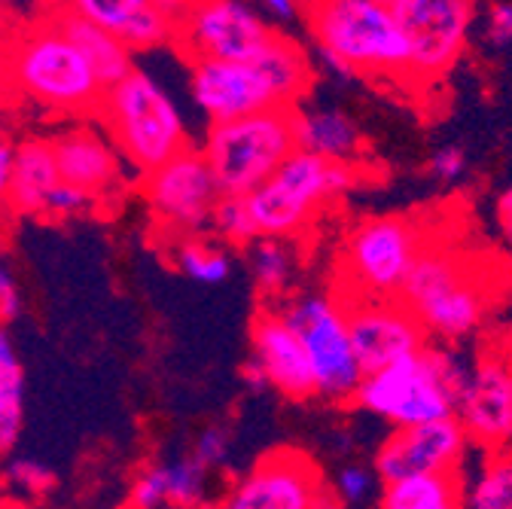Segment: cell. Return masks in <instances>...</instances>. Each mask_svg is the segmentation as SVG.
I'll return each mask as SVG.
<instances>
[{"label":"cell","mask_w":512,"mask_h":509,"mask_svg":"<svg viewBox=\"0 0 512 509\" xmlns=\"http://www.w3.org/2000/svg\"><path fill=\"white\" fill-rule=\"evenodd\" d=\"M4 40H7V37H4V22H0V46H4Z\"/></svg>","instance_id":"c3c4849f"},{"label":"cell","mask_w":512,"mask_h":509,"mask_svg":"<svg viewBox=\"0 0 512 509\" xmlns=\"http://www.w3.org/2000/svg\"><path fill=\"white\" fill-rule=\"evenodd\" d=\"M372 485H375V473H372L369 467L348 464V467H342V470H339L333 491H336V497L342 500V506H345V503L357 506V503H363V500L369 497Z\"/></svg>","instance_id":"d590c367"},{"label":"cell","mask_w":512,"mask_h":509,"mask_svg":"<svg viewBox=\"0 0 512 509\" xmlns=\"http://www.w3.org/2000/svg\"><path fill=\"white\" fill-rule=\"evenodd\" d=\"M4 479L22 497H43V494H49L58 485L55 470L40 464L37 458H13V461H7Z\"/></svg>","instance_id":"1f68e13d"},{"label":"cell","mask_w":512,"mask_h":509,"mask_svg":"<svg viewBox=\"0 0 512 509\" xmlns=\"http://www.w3.org/2000/svg\"><path fill=\"white\" fill-rule=\"evenodd\" d=\"M427 238L412 217H369L360 220L345 244L339 272L342 281L333 293L348 299H397L412 263L424 250Z\"/></svg>","instance_id":"52a82bcc"},{"label":"cell","mask_w":512,"mask_h":509,"mask_svg":"<svg viewBox=\"0 0 512 509\" xmlns=\"http://www.w3.org/2000/svg\"><path fill=\"white\" fill-rule=\"evenodd\" d=\"M317 58L324 61V71H327L330 77H336L339 83H351V80H360V77H357V71H354L351 65H345L342 58H336V55H330V52H317Z\"/></svg>","instance_id":"b9f144b4"},{"label":"cell","mask_w":512,"mask_h":509,"mask_svg":"<svg viewBox=\"0 0 512 509\" xmlns=\"http://www.w3.org/2000/svg\"><path fill=\"white\" fill-rule=\"evenodd\" d=\"M278 308L305 348L314 375V397L327 403H351L363 372L351 348L342 299L333 290H311Z\"/></svg>","instance_id":"ba28073f"},{"label":"cell","mask_w":512,"mask_h":509,"mask_svg":"<svg viewBox=\"0 0 512 509\" xmlns=\"http://www.w3.org/2000/svg\"><path fill=\"white\" fill-rule=\"evenodd\" d=\"M293 150V113L284 107L208 125L199 147L220 196H250L284 165Z\"/></svg>","instance_id":"8992f818"},{"label":"cell","mask_w":512,"mask_h":509,"mask_svg":"<svg viewBox=\"0 0 512 509\" xmlns=\"http://www.w3.org/2000/svg\"><path fill=\"white\" fill-rule=\"evenodd\" d=\"M208 491V470L192 458H180L165 464V500L177 509H196L202 506Z\"/></svg>","instance_id":"f546056e"},{"label":"cell","mask_w":512,"mask_h":509,"mask_svg":"<svg viewBox=\"0 0 512 509\" xmlns=\"http://www.w3.org/2000/svg\"><path fill=\"white\" fill-rule=\"evenodd\" d=\"M25 424V369L7 330H0V458L13 452Z\"/></svg>","instance_id":"484cf974"},{"label":"cell","mask_w":512,"mask_h":509,"mask_svg":"<svg viewBox=\"0 0 512 509\" xmlns=\"http://www.w3.org/2000/svg\"><path fill=\"white\" fill-rule=\"evenodd\" d=\"M256 13L272 31H287L290 25L302 22V4H296V0H266V4L256 7Z\"/></svg>","instance_id":"ab89813d"},{"label":"cell","mask_w":512,"mask_h":509,"mask_svg":"<svg viewBox=\"0 0 512 509\" xmlns=\"http://www.w3.org/2000/svg\"><path fill=\"white\" fill-rule=\"evenodd\" d=\"M232 455V433L220 424H211L199 433L196 445H192V458H196L208 473L223 467Z\"/></svg>","instance_id":"e575fe53"},{"label":"cell","mask_w":512,"mask_h":509,"mask_svg":"<svg viewBox=\"0 0 512 509\" xmlns=\"http://www.w3.org/2000/svg\"><path fill=\"white\" fill-rule=\"evenodd\" d=\"M467 452H470V439L458 418L400 427L384 436V442L375 449L372 473L381 485L418 479V476L461 473Z\"/></svg>","instance_id":"9a60e30c"},{"label":"cell","mask_w":512,"mask_h":509,"mask_svg":"<svg viewBox=\"0 0 512 509\" xmlns=\"http://www.w3.org/2000/svg\"><path fill=\"white\" fill-rule=\"evenodd\" d=\"M58 165L49 147V138H28L16 144V162H13V180L7 205L16 214H43L46 196L58 183Z\"/></svg>","instance_id":"cb8c5ba5"},{"label":"cell","mask_w":512,"mask_h":509,"mask_svg":"<svg viewBox=\"0 0 512 509\" xmlns=\"http://www.w3.org/2000/svg\"><path fill=\"white\" fill-rule=\"evenodd\" d=\"M189 95L208 125L278 107L275 92L250 61H189Z\"/></svg>","instance_id":"e0dca14e"},{"label":"cell","mask_w":512,"mask_h":509,"mask_svg":"<svg viewBox=\"0 0 512 509\" xmlns=\"http://www.w3.org/2000/svg\"><path fill=\"white\" fill-rule=\"evenodd\" d=\"M427 174L439 183H458L467 174V153L455 144L433 150L427 159Z\"/></svg>","instance_id":"8d00e7d4"},{"label":"cell","mask_w":512,"mask_h":509,"mask_svg":"<svg viewBox=\"0 0 512 509\" xmlns=\"http://www.w3.org/2000/svg\"><path fill=\"white\" fill-rule=\"evenodd\" d=\"M467 509H512V445L485 452L464 494Z\"/></svg>","instance_id":"f1b7e54d"},{"label":"cell","mask_w":512,"mask_h":509,"mask_svg":"<svg viewBox=\"0 0 512 509\" xmlns=\"http://www.w3.org/2000/svg\"><path fill=\"white\" fill-rule=\"evenodd\" d=\"M272 28L253 4L241 0H199L177 19L174 46L186 61H253L269 43Z\"/></svg>","instance_id":"7c38bea8"},{"label":"cell","mask_w":512,"mask_h":509,"mask_svg":"<svg viewBox=\"0 0 512 509\" xmlns=\"http://www.w3.org/2000/svg\"><path fill=\"white\" fill-rule=\"evenodd\" d=\"M0 80L7 92L68 116H95L104 98V86L89 61L61 34L49 10L4 40Z\"/></svg>","instance_id":"6da1fadb"},{"label":"cell","mask_w":512,"mask_h":509,"mask_svg":"<svg viewBox=\"0 0 512 509\" xmlns=\"http://www.w3.org/2000/svg\"><path fill=\"white\" fill-rule=\"evenodd\" d=\"M509 247H512V238H509ZM509 266H512V263H509Z\"/></svg>","instance_id":"f907efd6"},{"label":"cell","mask_w":512,"mask_h":509,"mask_svg":"<svg viewBox=\"0 0 512 509\" xmlns=\"http://www.w3.org/2000/svg\"><path fill=\"white\" fill-rule=\"evenodd\" d=\"M144 196L162 229L177 238H196L211 229L220 189L196 147H186L144 180Z\"/></svg>","instance_id":"4fadbf2b"},{"label":"cell","mask_w":512,"mask_h":509,"mask_svg":"<svg viewBox=\"0 0 512 509\" xmlns=\"http://www.w3.org/2000/svg\"><path fill=\"white\" fill-rule=\"evenodd\" d=\"M302 25L317 52H330L357 77L406 83L409 43L391 13V0H320L302 4Z\"/></svg>","instance_id":"7a4b0ae2"},{"label":"cell","mask_w":512,"mask_h":509,"mask_svg":"<svg viewBox=\"0 0 512 509\" xmlns=\"http://www.w3.org/2000/svg\"><path fill=\"white\" fill-rule=\"evenodd\" d=\"M296 250L290 241H281V238H256L250 244V272H253V281L260 287L263 296H284L293 284V275H296Z\"/></svg>","instance_id":"4316f807"},{"label":"cell","mask_w":512,"mask_h":509,"mask_svg":"<svg viewBox=\"0 0 512 509\" xmlns=\"http://www.w3.org/2000/svg\"><path fill=\"white\" fill-rule=\"evenodd\" d=\"M71 7L135 55L174 43L177 19L186 4H171V0H77Z\"/></svg>","instance_id":"d6986e66"},{"label":"cell","mask_w":512,"mask_h":509,"mask_svg":"<svg viewBox=\"0 0 512 509\" xmlns=\"http://www.w3.org/2000/svg\"><path fill=\"white\" fill-rule=\"evenodd\" d=\"M95 116L104 122L116 153L144 174L162 168L189 147L186 119L177 101L153 74L141 68L104 92Z\"/></svg>","instance_id":"5b68a950"},{"label":"cell","mask_w":512,"mask_h":509,"mask_svg":"<svg viewBox=\"0 0 512 509\" xmlns=\"http://www.w3.org/2000/svg\"><path fill=\"white\" fill-rule=\"evenodd\" d=\"M455 418L482 452L512 445V333L482 339Z\"/></svg>","instance_id":"8fae6325"},{"label":"cell","mask_w":512,"mask_h":509,"mask_svg":"<svg viewBox=\"0 0 512 509\" xmlns=\"http://www.w3.org/2000/svg\"><path fill=\"white\" fill-rule=\"evenodd\" d=\"M122 509H132V506H128V503H125V506H122Z\"/></svg>","instance_id":"681fc988"},{"label":"cell","mask_w":512,"mask_h":509,"mask_svg":"<svg viewBox=\"0 0 512 509\" xmlns=\"http://www.w3.org/2000/svg\"><path fill=\"white\" fill-rule=\"evenodd\" d=\"M324 485V470L308 452L275 449L253 461L214 509H311Z\"/></svg>","instance_id":"5bb4252c"},{"label":"cell","mask_w":512,"mask_h":509,"mask_svg":"<svg viewBox=\"0 0 512 509\" xmlns=\"http://www.w3.org/2000/svg\"><path fill=\"white\" fill-rule=\"evenodd\" d=\"M357 183L360 165L327 162L293 150L263 186L244 196L256 238H299L320 211L354 193Z\"/></svg>","instance_id":"277c9868"},{"label":"cell","mask_w":512,"mask_h":509,"mask_svg":"<svg viewBox=\"0 0 512 509\" xmlns=\"http://www.w3.org/2000/svg\"><path fill=\"white\" fill-rule=\"evenodd\" d=\"M211 229L232 247H250L256 241V232H253L244 196H220L211 214Z\"/></svg>","instance_id":"4dcf8cb0"},{"label":"cell","mask_w":512,"mask_h":509,"mask_svg":"<svg viewBox=\"0 0 512 509\" xmlns=\"http://www.w3.org/2000/svg\"><path fill=\"white\" fill-rule=\"evenodd\" d=\"M250 360L260 366L269 381L287 400H311L314 397V375L305 357V348L293 327L284 321L281 308L269 305L253 317L250 324Z\"/></svg>","instance_id":"ac0fdd59"},{"label":"cell","mask_w":512,"mask_h":509,"mask_svg":"<svg viewBox=\"0 0 512 509\" xmlns=\"http://www.w3.org/2000/svg\"><path fill=\"white\" fill-rule=\"evenodd\" d=\"M165 500V464H150L144 467L135 482L132 491H128V506L132 509H162Z\"/></svg>","instance_id":"836d02e7"},{"label":"cell","mask_w":512,"mask_h":509,"mask_svg":"<svg viewBox=\"0 0 512 509\" xmlns=\"http://www.w3.org/2000/svg\"><path fill=\"white\" fill-rule=\"evenodd\" d=\"M397 299L409 308L427 339H439V345H455L479 333L491 311L485 281L455 250L433 241L418 253Z\"/></svg>","instance_id":"3957f363"},{"label":"cell","mask_w":512,"mask_h":509,"mask_svg":"<svg viewBox=\"0 0 512 509\" xmlns=\"http://www.w3.org/2000/svg\"><path fill=\"white\" fill-rule=\"evenodd\" d=\"M13 162H16V144L10 138H0V202H7V193H10Z\"/></svg>","instance_id":"60d3db41"},{"label":"cell","mask_w":512,"mask_h":509,"mask_svg":"<svg viewBox=\"0 0 512 509\" xmlns=\"http://www.w3.org/2000/svg\"><path fill=\"white\" fill-rule=\"evenodd\" d=\"M7 98H10V92H7V86H4V80H0V110H4V104H7Z\"/></svg>","instance_id":"bcb514c9"},{"label":"cell","mask_w":512,"mask_h":509,"mask_svg":"<svg viewBox=\"0 0 512 509\" xmlns=\"http://www.w3.org/2000/svg\"><path fill=\"white\" fill-rule=\"evenodd\" d=\"M464 494V470L445 476H418L381 485L378 509H467Z\"/></svg>","instance_id":"d4e9b609"},{"label":"cell","mask_w":512,"mask_h":509,"mask_svg":"<svg viewBox=\"0 0 512 509\" xmlns=\"http://www.w3.org/2000/svg\"><path fill=\"white\" fill-rule=\"evenodd\" d=\"M351 403L381 421H388L394 430L458 415V400L448 394L442 378L436 375L427 348L388 369L363 375Z\"/></svg>","instance_id":"30bf717a"},{"label":"cell","mask_w":512,"mask_h":509,"mask_svg":"<svg viewBox=\"0 0 512 509\" xmlns=\"http://www.w3.org/2000/svg\"><path fill=\"white\" fill-rule=\"evenodd\" d=\"M95 202H98V199H95L92 193H86V189H80V186H74V183L58 180V183L52 186V193L46 196L43 214H49V217H80V214L92 211Z\"/></svg>","instance_id":"d6a6232c"},{"label":"cell","mask_w":512,"mask_h":509,"mask_svg":"<svg viewBox=\"0 0 512 509\" xmlns=\"http://www.w3.org/2000/svg\"><path fill=\"white\" fill-rule=\"evenodd\" d=\"M485 37L491 46L503 49V46H512V4L500 0V4H491L485 10Z\"/></svg>","instance_id":"f35d334b"},{"label":"cell","mask_w":512,"mask_h":509,"mask_svg":"<svg viewBox=\"0 0 512 509\" xmlns=\"http://www.w3.org/2000/svg\"><path fill=\"white\" fill-rule=\"evenodd\" d=\"M497 223H500V229H503V235L509 241L512 238V186L503 189L500 199H497Z\"/></svg>","instance_id":"7bdbcfd3"},{"label":"cell","mask_w":512,"mask_h":509,"mask_svg":"<svg viewBox=\"0 0 512 509\" xmlns=\"http://www.w3.org/2000/svg\"><path fill=\"white\" fill-rule=\"evenodd\" d=\"M348 336L363 375L421 354L430 339L400 299H348Z\"/></svg>","instance_id":"2e32d148"},{"label":"cell","mask_w":512,"mask_h":509,"mask_svg":"<svg viewBox=\"0 0 512 509\" xmlns=\"http://www.w3.org/2000/svg\"><path fill=\"white\" fill-rule=\"evenodd\" d=\"M46 10L55 19V25L61 28V34L68 37L77 46V52L89 61V68L95 71L104 92L110 86L122 83L135 71V55L122 43H116L107 31H101L98 25L83 19L71 4H58V7H46Z\"/></svg>","instance_id":"603a6c76"},{"label":"cell","mask_w":512,"mask_h":509,"mask_svg":"<svg viewBox=\"0 0 512 509\" xmlns=\"http://www.w3.org/2000/svg\"><path fill=\"white\" fill-rule=\"evenodd\" d=\"M174 266L196 284H208L217 287L223 281H229L232 275V253L214 241H205L202 235L196 238H177L174 250H171Z\"/></svg>","instance_id":"83f0119b"},{"label":"cell","mask_w":512,"mask_h":509,"mask_svg":"<svg viewBox=\"0 0 512 509\" xmlns=\"http://www.w3.org/2000/svg\"><path fill=\"white\" fill-rule=\"evenodd\" d=\"M22 311V293H19V281L13 275V269L7 266V260L0 257V330L7 324H13Z\"/></svg>","instance_id":"74e56055"},{"label":"cell","mask_w":512,"mask_h":509,"mask_svg":"<svg viewBox=\"0 0 512 509\" xmlns=\"http://www.w3.org/2000/svg\"><path fill=\"white\" fill-rule=\"evenodd\" d=\"M4 509H28V503H10V506H4Z\"/></svg>","instance_id":"7dc6e473"},{"label":"cell","mask_w":512,"mask_h":509,"mask_svg":"<svg viewBox=\"0 0 512 509\" xmlns=\"http://www.w3.org/2000/svg\"><path fill=\"white\" fill-rule=\"evenodd\" d=\"M241 375H244V385H247L253 394H263V391H269V381H266V375L260 372V366H256L253 360H247V363H244V372H241Z\"/></svg>","instance_id":"ee69618b"},{"label":"cell","mask_w":512,"mask_h":509,"mask_svg":"<svg viewBox=\"0 0 512 509\" xmlns=\"http://www.w3.org/2000/svg\"><path fill=\"white\" fill-rule=\"evenodd\" d=\"M391 13L409 43L406 86H433L464 58L479 7L470 0H391Z\"/></svg>","instance_id":"9c48e42d"},{"label":"cell","mask_w":512,"mask_h":509,"mask_svg":"<svg viewBox=\"0 0 512 509\" xmlns=\"http://www.w3.org/2000/svg\"><path fill=\"white\" fill-rule=\"evenodd\" d=\"M250 65L263 74V80L275 92L278 107H284V110L302 107V101L308 98L314 77H317L308 49L287 31H272L269 43Z\"/></svg>","instance_id":"7402d4cb"},{"label":"cell","mask_w":512,"mask_h":509,"mask_svg":"<svg viewBox=\"0 0 512 509\" xmlns=\"http://www.w3.org/2000/svg\"><path fill=\"white\" fill-rule=\"evenodd\" d=\"M311 509H345V506H342V500L336 497L333 485H324V488H320V494L314 497Z\"/></svg>","instance_id":"f6af8a7d"},{"label":"cell","mask_w":512,"mask_h":509,"mask_svg":"<svg viewBox=\"0 0 512 509\" xmlns=\"http://www.w3.org/2000/svg\"><path fill=\"white\" fill-rule=\"evenodd\" d=\"M58 177L64 183H74L95 199L104 196L122 180V162L110 138L92 125H74L49 138Z\"/></svg>","instance_id":"ffe728a7"},{"label":"cell","mask_w":512,"mask_h":509,"mask_svg":"<svg viewBox=\"0 0 512 509\" xmlns=\"http://www.w3.org/2000/svg\"><path fill=\"white\" fill-rule=\"evenodd\" d=\"M293 113V141L296 150L311 153L327 162L357 165L363 153V132L354 116L342 107H296Z\"/></svg>","instance_id":"44dd1931"}]
</instances>
